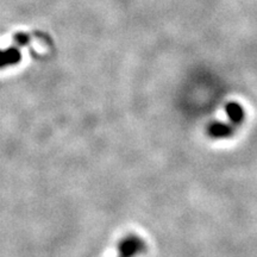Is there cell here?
<instances>
[{
    "label": "cell",
    "mask_w": 257,
    "mask_h": 257,
    "mask_svg": "<svg viewBox=\"0 0 257 257\" xmlns=\"http://www.w3.org/2000/svg\"><path fill=\"white\" fill-rule=\"evenodd\" d=\"M147 251V243L137 234H128L118 245V257H137Z\"/></svg>",
    "instance_id": "obj_1"
},
{
    "label": "cell",
    "mask_w": 257,
    "mask_h": 257,
    "mask_svg": "<svg viewBox=\"0 0 257 257\" xmlns=\"http://www.w3.org/2000/svg\"><path fill=\"white\" fill-rule=\"evenodd\" d=\"M237 126L231 123V121H213L208 125L207 135L213 140H225L229 138L236 131Z\"/></svg>",
    "instance_id": "obj_2"
},
{
    "label": "cell",
    "mask_w": 257,
    "mask_h": 257,
    "mask_svg": "<svg viewBox=\"0 0 257 257\" xmlns=\"http://www.w3.org/2000/svg\"><path fill=\"white\" fill-rule=\"evenodd\" d=\"M225 111H226L227 120L231 121L234 126H240L244 119H245V111H244L243 106L240 105L239 102H229V104L226 105V107H225Z\"/></svg>",
    "instance_id": "obj_3"
},
{
    "label": "cell",
    "mask_w": 257,
    "mask_h": 257,
    "mask_svg": "<svg viewBox=\"0 0 257 257\" xmlns=\"http://www.w3.org/2000/svg\"><path fill=\"white\" fill-rule=\"evenodd\" d=\"M22 60V54L18 48L11 47L6 50H0V68L5 66H14Z\"/></svg>",
    "instance_id": "obj_4"
},
{
    "label": "cell",
    "mask_w": 257,
    "mask_h": 257,
    "mask_svg": "<svg viewBox=\"0 0 257 257\" xmlns=\"http://www.w3.org/2000/svg\"><path fill=\"white\" fill-rule=\"evenodd\" d=\"M15 42L18 44L19 47L25 46V44H28L29 37L27 36V35H24V34H19V35H17V36L15 37Z\"/></svg>",
    "instance_id": "obj_5"
}]
</instances>
